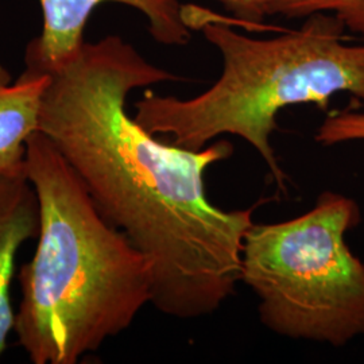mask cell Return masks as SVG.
I'll return each instance as SVG.
<instances>
[{
    "label": "cell",
    "instance_id": "1",
    "mask_svg": "<svg viewBox=\"0 0 364 364\" xmlns=\"http://www.w3.org/2000/svg\"><path fill=\"white\" fill-rule=\"evenodd\" d=\"M177 80L119 36L85 42L73 61L50 73L39 132L105 219L150 262L151 305L193 320L234 296L255 208L227 210L207 195V170L234 154L228 141L188 150L129 114L131 92Z\"/></svg>",
    "mask_w": 364,
    "mask_h": 364
},
{
    "label": "cell",
    "instance_id": "2",
    "mask_svg": "<svg viewBox=\"0 0 364 364\" xmlns=\"http://www.w3.org/2000/svg\"><path fill=\"white\" fill-rule=\"evenodd\" d=\"M26 174L38 197L39 232L18 275L14 333L31 363L77 364L151 305V264L39 131L27 142Z\"/></svg>",
    "mask_w": 364,
    "mask_h": 364
},
{
    "label": "cell",
    "instance_id": "3",
    "mask_svg": "<svg viewBox=\"0 0 364 364\" xmlns=\"http://www.w3.org/2000/svg\"><path fill=\"white\" fill-rule=\"evenodd\" d=\"M203 31L220 52V77L192 99L146 91L135 103V120L153 135H169L171 144L193 151L224 134L239 136L255 149L278 191L287 193V174L272 144L277 115L297 105L326 112L340 92L364 103V45L344 43L346 27L326 13L313 14L297 30L275 38H252L212 21Z\"/></svg>",
    "mask_w": 364,
    "mask_h": 364
},
{
    "label": "cell",
    "instance_id": "4",
    "mask_svg": "<svg viewBox=\"0 0 364 364\" xmlns=\"http://www.w3.org/2000/svg\"><path fill=\"white\" fill-rule=\"evenodd\" d=\"M360 220L355 200L328 191L299 218L250 227L240 282L259 299L263 326L332 347L364 335V263L346 240Z\"/></svg>",
    "mask_w": 364,
    "mask_h": 364
},
{
    "label": "cell",
    "instance_id": "5",
    "mask_svg": "<svg viewBox=\"0 0 364 364\" xmlns=\"http://www.w3.org/2000/svg\"><path fill=\"white\" fill-rule=\"evenodd\" d=\"M42 30L25 53L27 70L50 75L81 52L84 30L103 3H119L144 14L149 33L158 43L185 46L192 37L185 7L178 0H38Z\"/></svg>",
    "mask_w": 364,
    "mask_h": 364
},
{
    "label": "cell",
    "instance_id": "6",
    "mask_svg": "<svg viewBox=\"0 0 364 364\" xmlns=\"http://www.w3.org/2000/svg\"><path fill=\"white\" fill-rule=\"evenodd\" d=\"M38 232V197L26 173L0 176V360L15 328L11 289L16 257Z\"/></svg>",
    "mask_w": 364,
    "mask_h": 364
},
{
    "label": "cell",
    "instance_id": "7",
    "mask_svg": "<svg viewBox=\"0 0 364 364\" xmlns=\"http://www.w3.org/2000/svg\"><path fill=\"white\" fill-rule=\"evenodd\" d=\"M49 81L50 75L27 69L13 81L0 64V176L26 173L27 142L39 131Z\"/></svg>",
    "mask_w": 364,
    "mask_h": 364
},
{
    "label": "cell",
    "instance_id": "8",
    "mask_svg": "<svg viewBox=\"0 0 364 364\" xmlns=\"http://www.w3.org/2000/svg\"><path fill=\"white\" fill-rule=\"evenodd\" d=\"M332 14L346 30L364 39V0H272L269 15L308 18L313 14Z\"/></svg>",
    "mask_w": 364,
    "mask_h": 364
},
{
    "label": "cell",
    "instance_id": "9",
    "mask_svg": "<svg viewBox=\"0 0 364 364\" xmlns=\"http://www.w3.org/2000/svg\"><path fill=\"white\" fill-rule=\"evenodd\" d=\"M314 139L323 146L364 141V112L340 111L328 115Z\"/></svg>",
    "mask_w": 364,
    "mask_h": 364
},
{
    "label": "cell",
    "instance_id": "10",
    "mask_svg": "<svg viewBox=\"0 0 364 364\" xmlns=\"http://www.w3.org/2000/svg\"><path fill=\"white\" fill-rule=\"evenodd\" d=\"M221 3L239 22L250 26L259 25L267 16V7L272 0H216Z\"/></svg>",
    "mask_w": 364,
    "mask_h": 364
}]
</instances>
